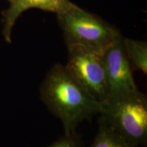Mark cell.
I'll list each match as a JSON object with an SVG mask.
<instances>
[{
	"instance_id": "cell-8",
	"label": "cell",
	"mask_w": 147,
	"mask_h": 147,
	"mask_svg": "<svg viewBox=\"0 0 147 147\" xmlns=\"http://www.w3.org/2000/svg\"><path fill=\"white\" fill-rule=\"evenodd\" d=\"M89 147H135L107 124L102 117L98 118V131Z\"/></svg>"
},
{
	"instance_id": "cell-9",
	"label": "cell",
	"mask_w": 147,
	"mask_h": 147,
	"mask_svg": "<svg viewBox=\"0 0 147 147\" xmlns=\"http://www.w3.org/2000/svg\"><path fill=\"white\" fill-rule=\"evenodd\" d=\"M83 141L82 136L77 131L64 135L53 142L49 147H82Z\"/></svg>"
},
{
	"instance_id": "cell-3",
	"label": "cell",
	"mask_w": 147,
	"mask_h": 147,
	"mask_svg": "<svg viewBox=\"0 0 147 147\" xmlns=\"http://www.w3.org/2000/svg\"><path fill=\"white\" fill-rule=\"evenodd\" d=\"M99 114L110 127L134 146L147 144V97L137 91L108 98Z\"/></svg>"
},
{
	"instance_id": "cell-6",
	"label": "cell",
	"mask_w": 147,
	"mask_h": 147,
	"mask_svg": "<svg viewBox=\"0 0 147 147\" xmlns=\"http://www.w3.org/2000/svg\"><path fill=\"white\" fill-rule=\"evenodd\" d=\"M8 8L2 12V35L5 41L11 43L12 29L16 20L24 12L32 8L58 14L70 4V0H9Z\"/></svg>"
},
{
	"instance_id": "cell-2",
	"label": "cell",
	"mask_w": 147,
	"mask_h": 147,
	"mask_svg": "<svg viewBox=\"0 0 147 147\" xmlns=\"http://www.w3.org/2000/svg\"><path fill=\"white\" fill-rule=\"evenodd\" d=\"M57 19L66 46H81L104 52L123 37L117 27L73 2L57 14Z\"/></svg>"
},
{
	"instance_id": "cell-5",
	"label": "cell",
	"mask_w": 147,
	"mask_h": 147,
	"mask_svg": "<svg viewBox=\"0 0 147 147\" xmlns=\"http://www.w3.org/2000/svg\"><path fill=\"white\" fill-rule=\"evenodd\" d=\"M123 38V36L103 53V63L108 92V99L125 96L138 90L134 78L133 70L125 51Z\"/></svg>"
},
{
	"instance_id": "cell-7",
	"label": "cell",
	"mask_w": 147,
	"mask_h": 147,
	"mask_svg": "<svg viewBox=\"0 0 147 147\" xmlns=\"http://www.w3.org/2000/svg\"><path fill=\"white\" fill-rule=\"evenodd\" d=\"M124 49L131 65L132 70H140L147 74V42L123 38Z\"/></svg>"
},
{
	"instance_id": "cell-10",
	"label": "cell",
	"mask_w": 147,
	"mask_h": 147,
	"mask_svg": "<svg viewBox=\"0 0 147 147\" xmlns=\"http://www.w3.org/2000/svg\"><path fill=\"white\" fill-rule=\"evenodd\" d=\"M7 1H9V0H7Z\"/></svg>"
},
{
	"instance_id": "cell-1",
	"label": "cell",
	"mask_w": 147,
	"mask_h": 147,
	"mask_svg": "<svg viewBox=\"0 0 147 147\" xmlns=\"http://www.w3.org/2000/svg\"><path fill=\"white\" fill-rule=\"evenodd\" d=\"M40 97L49 111L61 121L65 135L76 131L82 122L91 121L102 110L101 103L60 63H55L47 72L40 85Z\"/></svg>"
},
{
	"instance_id": "cell-4",
	"label": "cell",
	"mask_w": 147,
	"mask_h": 147,
	"mask_svg": "<svg viewBox=\"0 0 147 147\" xmlns=\"http://www.w3.org/2000/svg\"><path fill=\"white\" fill-rule=\"evenodd\" d=\"M65 67L78 83L102 104L108 97L102 51L81 46H67Z\"/></svg>"
}]
</instances>
